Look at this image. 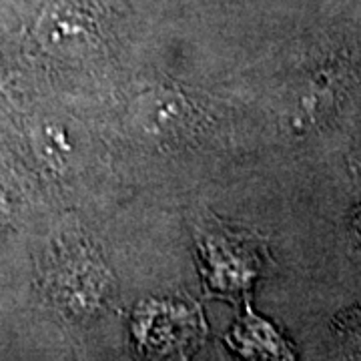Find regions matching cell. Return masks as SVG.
<instances>
[{
  "label": "cell",
  "mask_w": 361,
  "mask_h": 361,
  "mask_svg": "<svg viewBox=\"0 0 361 361\" xmlns=\"http://www.w3.org/2000/svg\"><path fill=\"white\" fill-rule=\"evenodd\" d=\"M199 317L180 305L151 303L135 317V337L151 357L185 361L199 339Z\"/></svg>",
  "instance_id": "obj_1"
},
{
  "label": "cell",
  "mask_w": 361,
  "mask_h": 361,
  "mask_svg": "<svg viewBox=\"0 0 361 361\" xmlns=\"http://www.w3.org/2000/svg\"><path fill=\"white\" fill-rule=\"evenodd\" d=\"M231 348L237 349L247 361H291L283 341L275 336L267 323L259 322L251 313L237 323L231 334Z\"/></svg>",
  "instance_id": "obj_2"
}]
</instances>
